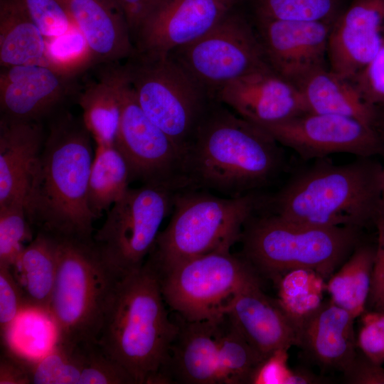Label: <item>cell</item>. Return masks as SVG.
Returning a JSON list of instances; mask_svg holds the SVG:
<instances>
[{
    "instance_id": "obj_1",
    "label": "cell",
    "mask_w": 384,
    "mask_h": 384,
    "mask_svg": "<svg viewBox=\"0 0 384 384\" xmlns=\"http://www.w3.org/2000/svg\"><path fill=\"white\" fill-rule=\"evenodd\" d=\"M52 117L24 200L26 217L36 231L92 238L97 218L87 203L92 136L82 119L69 112Z\"/></svg>"
},
{
    "instance_id": "obj_2",
    "label": "cell",
    "mask_w": 384,
    "mask_h": 384,
    "mask_svg": "<svg viewBox=\"0 0 384 384\" xmlns=\"http://www.w3.org/2000/svg\"><path fill=\"white\" fill-rule=\"evenodd\" d=\"M279 144L265 129L216 100L183 154L185 189L228 197L252 193L282 169Z\"/></svg>"
},
{
    "instance_id": "obj_3",
    "label": "cell",
    "mask_w": 384,
    "mask_h": 384,
    "mask_svg": "<svg viewBox=\"0 0 384 384\" xmlns=\"http://www.w3.org/2000/svg\"><path fill=\"white\" fill-rule=\"evenodd\" d=\"M157 272L146 262L121 276L107 309L97 343L135 384H162L178 331L166 308Z\"/></svg>"
},
{
    "instance_id": "obj_4",
    "label": "cell",
    "mask_w": 384,
    "mask_h": 384,
    "mask_svg": "<svg viewBox=\"0 0 384 384\" xmlns=\"http://www.w3.org/2000/svg\"><path fill=\"white\" fill-rule=\"evenodd\" d=\"M382 174L383 164L373 157L338 165L320 159L267 203L272 214L297 223L361 229L375 223Z\"/></svg>"
},
{
    "instance_id": "obj_5",
    "label": "cell",
    "mask_w": 384,
    "mask_h": 384,
    "mask_svg": "<svg viewBox=\"0 0 384 384\" xmlns=\"http://www.w3.org/2000/svg\"><path fill=\"white\" fill-rule=\"evenodd\" d=\"M56 280L49 316L56 343L75 347L97 343L119 276L92 238H60Z\"/></svg>"
},
{
    "instance_id": "obj_6",
    "label": "cell",
    "mask_w": 384,
    "mask_h": 384,
    "mask_svg": "<svg viewBox=\"0 0 384 384\" xmlns=\"http://www.w3.org/2000/svg\"><path fill=\"white\" fill-rule=\"evenodd\" d=\"M361 229L297 223L274 214L254 218L243 226L242 256L277 281L285 272L310 269L329 278L359 244Z\"/></svg>"
},
{
    "instance_id": "obj_7",
    "label": "cell",
    "mask_w": 384,
    "mask_h": 384,
    "mask_svg": "<svg viewBox=\"0 0 384 384\" xmlns=\"http://www.w3.org/2000/svg\"><path fill=\"white\" fill-rule=\"evenodd\" d=\"M260 203L253 192L223 198L203 190L176 191L170 221L146 261L159 274L189 259L231 248Z\"/></svg>"
},
{
    "instance_id": "obj_8",
    "label": "cell",
    "mask_w": 384,
    "mask_h": 384,
    "mask_svg": "<svg viewBox=\"0 0 384 384\" xmlns=\"http://www.w3.org/2000/svg\"><path fill=\"white\" fill-rule=\"evenodd\" d=\"M122 68L144 112L183 155L216 99L170 55L136 53Z\"/></svg>"
},
{
    "instance_id": "obj_9",
    "label": "cell",
    "mask_w": 384,
    "mask_h": 384,
    "mask_svg": "<svg viewBox=\"0 0 384 384\" xmlns=\"http://www.w3.org/2000/svg\"><path fill=\"white\" fill-rule=\"evenodd\" d=\"M114 87L119 119L114 146L124 159L130 182L185 189L183 155L140 107L122 65H105L100 73Z\"/></svg>"
},
{
    "instance_id": "obj_10",
    "label": "cell",
    "mask_w": 384,
    "mask_h": 384,
    "mask_svg": "<svg viewBox=\"0 0 384 384\" xmlns=\"http://www.w3.org/2000/svg\"><path fill=\"white\" fill-rule=\"evenodd\" d=\"M257 271L242 256L221 249L178 263L158 274L166 304L188 321L220 319L233 297L260 282Z\"/></svg>"
},
{
    "instance_id": "obj_11",
    "label": "cell",
    "mask_w": 384,
    "mask_h": 384,
    "mask_svg": "<svg viewBox=\"0 0 384 384\" xmlns=\"http://www.w3.org/2000/svg\"><path fill=\"white\" fill-rule=\"evenodd\" d=\"M176 191L156 185L129 188L106 212L93 240L106 262L123 276L140 268L151 253Z\"/></svg>"
},
{
    "instance_id": "obj_12",
    "label": "cell",
    "mask_w": 384,
    "mask_h": 384,
    "mask_svg": "<svg viewBox=\"0 0 384 384\" xmlns=\"http://www.w3.org/2000/svg\"><path fill=\"white\" fill-rule=\"evenodd\" d=\"M169 55L215 99L230 82L268 65L254 24L237 7L201 38Z\"/></svg>"
},
{
    "instance_id": "obj_13",
    "label": "cell",
    "mask_w": 384,
    "mask_h": 384,
    "mask_svg": "<svg viewBox=\"0 0 384 384\" xmlns=\"http://www.w3.org/2000/svg\"><path fill=\"white\" fill-rule=\"evenodd\" d=\"M260 127L306 160L336 153L373 157L384 150V139L375 127L341 115L307 112Z\"/></svg>"
},
{
    "instance_id": "obj_14",
    "label": "cell",
    "mask_w": 384,
    "mask_h": 384,
    "mask_svg": "<svg viewBox=\"0 0 384 384\" xmlns=\"http://www.w3.org/2000/svg\"><path fill=\"white\" fill-rule=\"evenodd\" d=\"M241 0H150L132 40L137 53L167 55L198 39Z\"/></svg>"
},
{
    "instance_id": "obj_15",
    "label": "cell",
    "mask_w": 384,
    "mask_h": 384,
    "mask_svg": "<svg viewBox=\"0 0 384 384\" xmlns=\"http://www.w3.org/2000/svg\"><path fill=\"white\" fill-rule=\"evenodd\" d=\"M268 65L294 85L326 67L328 46L334 23L320 21L255 18Z\"/></svg>"
},
{
    "instance_id": "obj_16",
    "label": "cell",
    "mask_w": 384,
    "mask_h": 384,
    "mask_svg": "<svg viewBox=\"0 0 384 384\" xmlns=\"http://www.w3.org/2000/svg\"><path fill=\"white\" fill-rule=\"evenodd\" d=\"M74 75L42 64L1 67V116L36 122L52 117L71 93Z\"/></svg>"
},
{
    "instance_id": "obj_17",
    "label": "cell",
    "mask_w": 384,
    "mask_h": 384,
    "mask_svg": "<svg viewBox=\"0 0 384 384\" xmlns=\"http://www.w3.org/2000/svg\"><path fill=\"white\" fill-rule=\"evenodd\" d=\"M216 100L259 127L307 112L298 87L269 65L230 82L218 92Z\"/></svg>"
},
{
    "instance_id": "obj_18",
    "label": "cell",
    "mask_w": 384,
    "mask_h": 384,
    "mask_svg": "<svg viewBox=\"0 0 384 384\" xmlns=\"http://www.w3.org/2000/svg\"><path fill=\"white\" fill-rule=\"evenodd\" d=\"M384 46V0H353L334 21L329 69L352 80Z\"/></svg>"
},
{
    "instance_id": "obj_19",
    "label": "cell",
    "mask_w": 384,
    "mask_h": 384,
    "mask_svg": "<svg viewBox=\"0 0 384 384\" xmlns=\"http://www.w3.org/2000/svg\"><path fill=\"white\" fill-rule=\"evenodd\" d=\"M260 282L238 291L224 309V314L247 342L264 358L279 349L298 344L296 326L278 304L267 296Z\"/></svg>"
},
{
    "instance_id": "obj_20",
    "label": "cell",
    "mask_w": 384,
    "mask_h": 384,
    "mask_svg": "<svg viewBox=\"0 0 384 384\" xmlns=\"http://www.w3.org/2000/svg\"><path fill=\"white\" fill-rule=\"evenodd\" d=\"M61 1L86 42L90 63H116L137 53L127 18L114 0Z\"/></svg>"
},
{
    "instance_id": "obj_21",
    "label": "cell",
    "mask_w": 384,
    "mask_h": 384,
    "mask_svg": "<svg viewBox=\"0 0 384 384\" xmlns=\"http://www.w3.org/2000/svg\"><path fill=\"white\" fill-rule=\"evenodd\" d=\"M42 122L0 118V208L24 205L45 139Z\"/></svg>"
},
{
    "instance_id": "obj_22",
    "label": "cell",
    "mask_w": 384,
    "mask_h": 384,
    "mask_svg": "<svg viewBox=\"0 0 384 384\" xmlns=\"http://www.w3.org/2000/svg\"><path fill=\"white\" fill-rule=\"evenodd\" d=\"M224 318L188 321L179 317L178 331L163 371L166 383L215 384L218 336Z\"/></svg>"
},
{
    "instance_id": "obj_23",
    "label": "cell",
    "mask_w": 384,
    "mask_h": 384,
    "mask_svg": "<svg viewBox=\"0 0 384 384\" xmlns=\"http://www.w3.org/2000/svg\"><path fill=\"white\" fill-rule=\"evenodd\" d=\"M356 318L331 300L301 325L298 344L318 365L343 371L358 352Z\"/></svg>"
},
{
    "instance_id": "obj_24",
    "label": "cell",
    "mask_w": 384,
    "mask_h": 384,
    "mask_svg": "<svg viewBox=\"0 0 384 384\" xmlns=\"http://www.w3.org/2000/svg\"><path fill=\"white\" fill-rule=\"evenodd\" d=\"M60 244V237L37 230L11 266L25 311L48 315L58 272Z\"/></svg>"
},
{
    "instance_id": "obj_25",
    "label": "cell",
    "mask_w": 384,
    "mask_h": 384,
    "mask_svg": "<svg viewBox=\"0 0 384 384\" xmlns=\"http://www.w3.org/2000/svg\"><path fill=\"white\" fill-rule=\"evenodd\" d=\"M297 86L307 112L348 117L375 127L379 109L365 100L351 80L329 68L315 70Z\"/></svg>"
},
{
    "instance_id": "obj_26",
    "label": "cell",
    "mask_w": 384,
    "mask_h": 384,
    "mask_svg": "<svg viewBox=\"0 0 384 384\" xmlns=\"http://www.w3.org/2000/svg\"><path fill=\"white\" fill-rule=\"evenodd\" d=\"M33 64L57 67L48 55L44 36L22 1L0 0L1 67Z\"/></svg>"
},
{
    "instance_id": "obj_27",
    "label": "cell",
    "mask_w": 384,
    "mask_h": 384,
    "mask_svg": "<svg viewBox=\"0 0 384 384\" xmlns=\"http://www.w3.org/2000/svg\"><path fill=\"white\" fill-rule=\"evenodd\" d=\"M375 255V247L359 243L326 283L330 300L356 319L366 309Z\"/></svg>"
},
{
    "instance_id": "obj_28",
    "label": "cell",
    "mask_w": 384,
    "mask_h": 384,
    "mask_svg": "<svg viewBox=\"0 0 384 384\" xmlns=\"http://www.w3.org/2000/svg\"><path fill=\"white\" fill-rule=\"evenodd\" d=\"M127 163L114 146H96L90 170L87 203L97 219L129 188Z\"/></svg>"
},
{
    "instance_id": "obj_29",
    "label": "cell",
    "mask_w": 384,
    "mask_h": 384,
    "mask_svg": "<svg viewBox=\"0 0 384 384\" xmlns=\"http://www.w3.org/2000/svg\"><path fill=\"white\" fill-rule=\"evenodd\" d=\"M324 278L313 270L299 268L282 274L277 282L278 304L298 330L324 302Z\"/></svg>"
},
{
    "instance_id": "obj_30",
    "label": "cell",
    "mask_w": 384,
    "mask_h": 384,
    "mask_svg": "<svg viewBox=\"0 0 384 384\" xmlns=\"http://www.w3.org/2000/svg\"><path fill=\"white\" fill-rule=\"evenodd\" d=\"M98 78L79 97L82 121L96 146H114L119 119V102L110 82L100 73Z\"/></svg>"
},
{
    "instance_id": "obj_31",
    "label": "cell",
    "mask_w": 384,
    "mask_h": 384,
    "mask_svg": "<svg viewBox=\"0 0 384 384\" xmlns=\"http://www.w3.org/2000/svg\"><path fill=\"white\" fill-rule=\"evenodd\" d=\"M227 319V328H222L223 321L218 336L215 384L250 383L252 374L265 358Z\"/></svg>"
},
{
    "instance_id": "obj_32",
    "label": "cell",
    "mask_w": 384,
    "mask_h": 384,
    "mask_svg": "<svg viewBox=\"0 0 384 384\" xmlns=\"http://www.w3.org/2000/svg\"><path fill=\"white\" fill-rule=\"evenodd\" d=\"M30 383L79 384L84 366L82 345L71 347L54 343L53 347L41 358L23 357Z\"/></svg>"
},
{
    "instance_id": "obj_33",
    "label": "cell",
    "mask_w": 384,
    "mask_h": 384,
    "mask_svg": "<svg viewBox=\"0 0 384 384\" xmlns=\"http://www.w3.org/2000/svg\"><path fill=\"white\" fill-rule=\"evenodd\" d=\"M255 18L334 23L341 0H250Z\"/></svg>"
},
{
    "instance_id": "obj_34",
    "label": "cell",
    "mask_w": 384,
    "mask_h": 384,
    "mask_svg": "<svg viewBox=\"0 0 384 384\" xmlns=\"http://www.w3.org/2000/svg\"><path fill=\"white\" fill-rule=\"evenodd\" d=\"M33 230L23 205L0 208V266L11 267Z\"/></svg>"
},
{
    "instance_id": "obj_35",
    "label": "cell",
    "mask_w": 384,
    "mask_h": 384,
    "mask_svg": "<svg viewBox=\"0 0 384 384\" xmlns=\"http://www.w3.org/2000/svg\"><path fill=\"white\" fill-rule=\"evenodd\" d=\"M82 346L84 366L79 384H135L126 369L105 353L97 343Z\"/></svg>"
},
{
    "instance_id": "obj_36",
    "label": "cell",
    "mask_w": 384,
    "mask_h": 384,
    "mask_svg": "<svg viewBox=\"0 0 384 384\" xmlns=\"http://www.w3.org/2000/svg\"><path fill=\"white\" fill-rule=\"evenodd\" d=\"M45 38L79 31L61 0H21Z\"/></svg>"
},
{
    "instance_id": "obj_37",
    "label": "cell",
    "mask_w": 384,
    "mask_h": 384,
    "mask_svg": "<svg viewBox=\"0 0 384 384\" xmlns=\"http://www.w3.org/2000/svg\"><path fill=\"white\" fill-rule=\"evenodd\" d=\"M356 334L358 350L373 362L384 363V311L366 309Z\"/></svg>"
},
{
    "instance_id": "obj_38",
    "label": "cell",
    "mask_w": 384,
    "mask_h": 384,
    "mask_svg": "<svg viewBox=\"0 0 384 384\" xmlns=\"http://www.w3.org/2000/svg\"><path fill=\"white\" fill-rule=\"evenodd\" d=\"M25 306L19 287L10 267L0 266V332L7 344L8 335Z\"/></svg>"
},
{
    "instance_id": "obj_39",
    "label": "cell",
    "mask_w": 384,
    "mask_h": 384,
    "mask_svg": "<svg viewBox=\"0 0 384 384\" xmlns=\"http://www.w3.org/2000/svg\"><path fill=\"white\" fill-rule=\"evenodd\" d=\"M351 80L368 102L384 108V46Z\"/></svg>"
},
{
    "instance_id": "obj_40",
    "label": "cell",
    "mask_w": 384,
    "mask_h": 384,
    "mask_svg": "<svg viewBox=\"0 0 384 384\" xmlns=\"http://www.w3.org/2000/svg\"><path fill=\"white\" fill-rule=\"evenodd\" d=\"M288 350L279 349L266 356L250 378V384H294L296 369L288 364Z\"/></svg>"
},
{
    "instance_id": "obj_41",
    "label": "cell",
    "mask_w": 384,
    "mask_h": 384,
    "mask_svg": "<svg viewBox=\"0 0 384 384\" xmlns=\"http://www.w3.org/2000/svg\"><path fill=\"white\" fill-rule=\"evenodd\" d=\"M343 380L351 384H384V368L358 350L348 367L343 371Z\"/></svg>"
},
{
    "instance_id": "obj_42",
    "label": "cell",
    "mask_w": 384,
    "mask_h": 384,
    "mask_svg": "<svg viewBox=\"0 0 384 384\" xmlns=\"http://www.w3.org/2000/svg\"><path fill=\"white\" fill-rule=\"evenodd\" d=\"M372 284L367 306L369 310L384 311V227L378 228Z\"/></svg>"
},
{
    "instance_id": "obj_43",
    "label": "cell",
    "mask_w": 384,
    "mask_h": 384,
    "mask_svg": "<svg viewBox=\"0 0 384 384\" xmlns=\"http://www.w3.org/2000/svg\"><path fill=\"white\" fill-rule=\"evenodd\" d=\"M0 384H31L23 357L9 348L1 356Z\"/></svg>"
},
{
    "instance_id": "obj_44",
    "label": "cell",
    "mask_w": 384,
    "mask_h": 384,
    "mask_svg": "<svg viewBox=\"0 0 384 384\" xmlns=\"http://www.w3.org/2000/svg\"><path fill=\"white\" fill-rule=\"evenodd\" d=\"M124 13L131 33L146 10L150 0H114Z\"/></svg>"
},
{
    "instance_id": "obj_45",
    "label": "cell",
    "mask_w": 384,
    "mask_h": 384,
    "mask_svg": "<svg viewBox=\"0 0 384 384\" xmlns=\"http://www.w3.org/2000/svg\"><path fill=\"white\" fill-rule=\"evenodd\" d=\"M381 155L383 156L384 160V150ZM374 224L377 228L384 227V164H383L380 198Z\"/></svg>"
},
{
    "instance_id": "obj_46",
    "label": "cell",
    "mask_w": 384,
    "mask_h": 384,
    "mask_svg": "<svg viewBox=\"0 0 384 384\" xmlns=\"http://www.w3.org/2000/svg\"><path fill=\"white\" fill-rule=\"evenodd\" d=\"M375 128L384 139V108L379 109Z\"/></svg>"
}]
</instances>
